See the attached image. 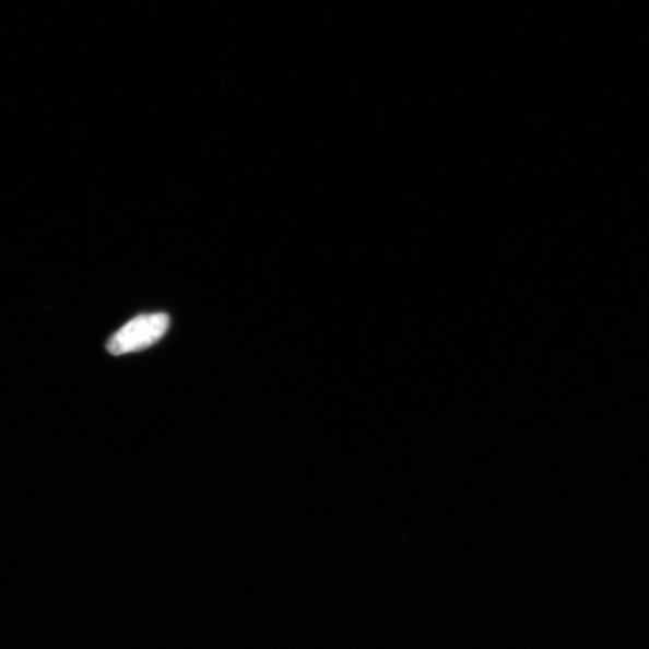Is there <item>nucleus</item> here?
Returning <instances> with one entry per match:
<instances>
[{"instance_id": "f257e3e1", "label": "nucleus", "mask_w": 649, "mask_h": 649, "mask_svg": "<svg viewBox=\"0 0 649 649\" xmlns=\"http://www.w3.org/2000/svg\"><path fill=\"white\" fill-rule=\"evenodd\" d=\"M168 327H170V318L165 312L139 316L126 323L108 340L107 351L115 356L141 352L162 340Z\"/></svg>"}]
</instances>
